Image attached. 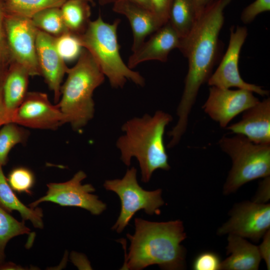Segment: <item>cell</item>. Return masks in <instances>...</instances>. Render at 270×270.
Returning <instances> with one entry per match:
<instances>
[{
    "instance_id": "obj_19",
    "label": "cell",
    "mask_w": 270,
    "mask_h": 270,
    "mask_svg": "<svg viewBox=\"0 0 270 270\" xmlns=\"http://www.w3.org/2000/svg\"><path fill=\"white\" fill-rule=\"evenodd\" d=\"M30 76L24 68L12 60L4 80L3 94L6 106L12 116L28 92Z\"/></svg>"
},
{
    "instance_id": "obj_3",
    "label": "cell",
    "mask_w": 270,
    "mask_h": 270,
    "mask_svg": "<svg viewBox=\"0 0 270 270\" xmlns=\"http://www.w3.org/2000/svg\"><path fill=\"white\" fill-rule=\"evenodd\" d=\"M172 120L170 114L157 110L152 116L145 114L128 120L122 126L124 134L116 142L120 159L126 166H130L132 158L138 160L142 182H149L156 170L170 168L164 136L166 126Z\"/></svg>"
},
{
    "instance_id": "obj_38",
    "label": "cell",
    "mask_w": 270,
    "mask_h": 270,
    "mask_svg": "<svg viewBox=\"0 0 270 270\" xmlns=\"http://www.w3.org/2000/svg\"><path fill=\"white\" fill-rule=\"evenodd\" d=\"M24 270V268L12 262H6L5 260L0 262V270Z\"/></svg>"
},
{
    "instance_id": "obj_24",
    "label": "cell",
    "mask_w": 270,
    "mask_h": 270,
    "mask_svg": "<svg viewBox=\"0 0 270 270\" xmlns=\"http://www.w3.org/2000/svg\"><path fill=\"white\" fill-rule=\"evenodd\" d=\"M39 30L53 36H58L68 31L60 8L44 9L34 14L31 18Z\"/></svg>"
},
{
    "instance_id": "obj_22",
    "label": "cell",
    "mask_w": 270,
    "mask_h": 270,
    "mask_svg": "<svg viewBox=\"0 0 270 270\" xmlns=\"http://www.w3.org/2000/svg\"><path fill=\"white\" fill-rule=\"evenodd\" d=\"M190 0H172L170 8L168 20L181 38L186 37L198 19Z\"/></svg>"
},
{
    "instance_id": "obj_39",
    "label": "cell",
    "mask_w": 270,
    "mask_h": 270,
    "mask_svg": "<svg viewBox=\"0 0 270 270\" xmlns=\"http://www.w3.org/2000/svg\"><path fill=\"white\" fill-rule=\"evenodd\" d=\"M85 0L88 2H93L94 0Z\"/></svg>"
},
{
    "instance_id": "obj_21",
    "label": "cell",
    "mask_w": 270,
    "mask_h": 270,
    "mask_svg": "<svg viewBox=\"0 0 270 270\" xmlns=\"http://www.w3.org/2000/svg\"><path fill=\"white\" fill-rule=\"evenodd\" d=\"M62 18L68 31L80 35L90 22V8L83 0H66L60 8Z\"/></svg>"
},
{
    "instance_id": "obj_2",
    "label": "cell",
    "mask_w": 270,
    "mask_h": 270,
    "mask_svg": "<svg viewBox=\"0 0 270 270\" xmlns=\"http://www.w3.org/2000/svg\"><path fill=\"white\" fill-rule=\"evenodd\" d=\"M134 226V234H126L130 243L122 269L141 270L154 264L166 270L185 268L186 252L181 243L186 234L181 220L136 218Z\"/></svg>"
},
{
    "instance_id": "obj_20",
    "label": "cell",
    "mask_w": 270,
    "mask_h": 270,
    "mask_svg": "<svg viewBox=\"0 0 270 270\" xmlns=\"http://www.w3.org/2000/svg\"><path fill=\"white\" fill-rule=\"evenodd\" d=\"M2 167L0 164V206L9 213L18 212L23 220H28L35 228H42V209L28 207L20 201L10 186Z\"/></svg>"
},
{
    "instance_id": "obj_37",
    "label": "cell",
    "mask_w": 270,
    "mask_h": 270,
    "mask_svg": "<svg viewBox=\"0 0 270 270\" xmlns=\"http://www.w3.org/2000/svg\"><path fill=\"white\" fill-rule=\"evenodd\" d=\"M100 5L104 6L110 4H114L120 0H128L136 2L142 6L150 10H152V6L150 0H98Z\"/></svg>"
},
{
    "instance_id": "obj_32",
    "label": "cell",
    "mask_w": 270,
    "mask_h": 270,
    "mask_svg": "<svg viewBox=\"0 0 270 270\" xmlns=\"http://www.w3.org/2000/svg\"><path fill=\"white\" fill-rule=\"evenodd\" d=\"M4 1L0 0V64L10 58L4 28Z\"/></svg>"
},
{
    "instance_id": "obj_11",
    "label": "cell",
    "mask_w": 270,
    "mask_h": 270,
    "mask_svg": "<svg viewBox=\"0 0 270 270\" xmlns=\"http://www.w3.org/2000/svg\"><path fill=\"white\" fill-rule=\"evenodd\" d=\"M248 34V29L245 26H232L226 51L217 69L212 74L207 82L210 86L223 88L236 87L250 90L262 96H268V90L244 82L240 76L238 66L239 58Z\"/></svg>"
},
{
    "instance_id": "obj_30",
    "label": "cell",
    "mask_w": 270,
    "mask_h": 270,
    "mask_svg": "<svg viewBox=\"0 0 270 270\" xmlns=\"http://www.w3.org/2000/svg\"><path fill=\"white\" fill-rule=\"evenodd\" d=\"M270 10V0H255L242 11L240 20L248 24L252 22L260 14Z\"/></svg>"
},
{
    "instance_id": "obj_6",
    "label": "cell",
    "mask_w": 270,
    "mask_h": 270,
    "mask_svg": "<svg viewBox=\"0 0 270 270\" xmlns=\"http://www.w3.org/2000/svg\"><path fill=\"white\" fill-rule=\"evenodd\" d=\"M218 144L232 162L223 187L224 194L236 192L250 181L270 176V144H255L239 134L224 136Z\"/></svg>"
},
{
    "instance_id": "obj_35",
    "label": "cell",
    "mask_w": 270,
    "mask_h": 270,
    "mask_svg": "<svg viewBox=\"0 0 270 270\" xmlns=\"http://www.w3.org/2000/svg\"><path fill=\"white\" fill-rule=\"evenodd\" d=\"M262 242L258 246L262 259L264 260L268 270L270 269V230L264 234Z\"/></svg>"
},
{
    "instance_id": "obj_5",
    "label": "cell",
    "mask_w": 270,
    "mask_h": 270,
    "mask_svg": "<svg viewBox=\"0 0 270 270\" xmlns=\"http://www.w3.org/2000/svg\"><path fill=\"white\" fill-rule=\"evenodd\" d=\"M120 22L116 19L112 23H108L99 15L96 19L90 21L84 33L78 35L82 46L92 56L112 87L122 88L127 80L144 86V78L130 68L120 56L117 36Z\"/></svg>"
},
{
    "instance_id": "obj_23",
    "label": "cell",
    "mask_w": 270,
    "mask_h": 270,
    "mask_svg": "<svg viewBox=\"0 0 270 270\" xmlns=\"http://www.w3.org/2000/svg\"><path fill=\"white\" fill-rule=\"evenodd\" d=\"M66 0H6L4 1L6 14L29 18L46 8H60Z\"/></svg>"
},
{
    "instance_id": "obj_29",
    "label": "cell",
    "mask_w": 270,
    "mask_h": 270,
    "mask_svg": "<svg viewBox=\"0 0 270 270\" xmlns=\"http://www.w3.org/2000/svg\"><path fill=\"white\" fill-rule=\"evenodd\" d=\"M222 260L214 252L206 251L200 252L194 258L192 264L194 270H220Z\"/></svg>"
},
{
    "instance_id": "obj_28",
    "label": "cell",
    "mask_w": 270,
    "mask_h": 270,
    "mask_svg": "<svg viewBox=\"0 0 270 270\" xmlns=\"http://www.w3.org/2000/svg\"><path fill=\"white\" fill-rule=\"evenodd\" d=\"M8 182L14 191L18 193L32 194L35 178L34 173L27 168L23 166L13 168L6 178Z\"/></svg>"
},
{
    "instance_id": "obj_34",
    "label": "cell",
    "mask_w": 270,
    "mask_h": 270,
    "mask_svg": "<svg viewBox=\"0 0 270 270\" xmlns=\"http://www.w3.org/2000/svg\"><path fill=\"white\" fill-rule=\"evenodd\" d=\"M270 198V176L264 178V180L259 183L258 188L256 196H254V202L260 204H266Z\"/></svg>"
},
{
    "instance_id": "obj_25",
    "label": "cell",
    "mask_w": 270,
    "mask_h": 270,
    "mask_svg": "<svg viewBox=\"0 0 270 270\" xmlns=\"http://www.w3.org/2000/svg\"><path fill=\"white\" fill-rule=\"evenodd\" d=\"M30 232L24 222H18L0 206V262L5 260V248L8 241Z\"/></svg>"
},
{
    "instance_id": "obj_27",
    "label": "cell",
    "mask_w": 270,
    "mask_h": 270,
    "mask_svg": "<svg viewBox=\"0 0 270 270\" xmlns=\"http://www.w3.org/2000/svg\"><path fill=\"white\" fill-rule=\"evenodd\" d=\"M54 37L56 49L65 62L78 58L84 48L78 35L68 31Z\"/></svg>"
},
{
    "instance_id": "obj_18",
    "label": "cell",
    "mask_w": 270,
    "mask_h": 270,
    "mask_svg": "<svg viewBox=\"0 0 270 270\" xmlns=\"http://www.w3.org/2000/svg\"><path fill=\"white\" fill-rule=\"evenodd\" d=\"M226 254L220 270H257L262 260L258 247L241 236L228 234Z\"/></svg>"
},
{
    "instance_id": "obj_13",
    "label": "cell",
    "mask_w": 270,
    "mask_h": 270,
    "mask_svg": "<svg viewBox=\"0 0 270 270\" xmlns=\"http://www.w3.org/2000/svg\"><path fill=\"white\" fill-rule=\"evenodd\" d=\"M259 101L253 92L247 90L210 86L208 98L202 108L221 128H226L234 117Z\"/></svg>"
},
{
    "instance_id": "obj_1",
    "label": "cell",
    "mask_w": 270,
    "mask_h": 270,
    "mask_svg": "<svg viewBox=\"0 0 270 270\" xmlns=\"http://www.w3.org/2000/svg\"><path fill=\"white\" fill-rule=\"evenodd\" d=\"M232 0H214L182 38L180 50L188 60L182 96L176 110L178 120L170 131L180 138L186 131L189 114L200 86L212 75L220 48L219 35L224 23V10Z\"/></svg>"
},
{
    "instance_id": "obj_36",
    "label": "cell",
    "mask_w": 270,
    "mask_h": 270,
    "mask_svg": "<svg viewBox=\"0 0 270 270\" xmlns=\"http://www.w3.org/2000/svg\"><path fill=\"white\" fill-rule=\"evenodd\" d=\"M192 2L198 18L204 12L214 0H190Z\"/></svg>"
},
{
    "instance_id": "obj_40",
    "label": "cell",
    "mask_w": 270,
    "mask_h": 270,
    "mask_svg": "<svg viewBox=\"0 0 270 270\" xmlns=\"http://www.w3.org/2000/svg\"><path fill=\"white\" fill-rule=\"evenodd\" d=\"M2 0L5 1V0Z\"/></svg>"
},
{
    "instance_id": "obj_7",
    "label": "cell",
    "mask_w": 270,
    "mask_h": 270,
    "mask_svg": "<svg viewBox=\"0 0 270 270\" xmlns=\"http://www.w3.org/2000/svg\"><path fill=\"white\" fill-rule=\"evenodd\" d=\"M136 174L137 170L132 166L127 170L122 178L106 180L104 184L106 190L116 193L120 200V212L112 228L118 233L123 231L138 210H142L150 215H158L160 208L164 204L162 189L144 190L138 184Z\"/></svg>"
},
{
    "instance_id": "obj_17",
    "label": "cell",
    "mask_w": 270,
    "mask_h": 270,
    "mask_svg": "<svg viewBox=\"0 0 270 270\" xmlns=\"http://www.w3.org/2000/svg\"><path fill=\"white\" fill-rule=\"evenodd\" d=\"M114 12L124 15L128 20L133 34L132 51L136 50L164 24L154 12L141 5L128 0H120L113 4Z\"/></svg>"
},
{
    "instance_id": "obj_4",
    "label": "cell",
    "mask_w": 270,
    "mask_h": 270,
    "mask_svg": "<svg viewBox=\"0 0 270 270\" xmlns=\"http://www.w3.org/2000/svg\"><path fill=\"white\" fill-rule=\"evenodd\" d=\"M56 105L66 122L74 130L84 127L93 118L94 90L104 80V75L90 52L83 48L76 64L68 68Z\"/></svg>"
},
{
    "instance_id": "obj_16",
    "label": "cell",
    "mask_w": 270,
    "mask_h": 270,
    "mask_svg": "<svg viewBox=\"0 0 270 270\" xmlns=\"http://www.w3.org/2000/svg\"><path fill=\"white\" fill-rule=\"evenodd\" d=\"M226 128L236 134L245 136L258 144H270V98L259 101L244 112L239 122Z\"/></svg>"
},
{
    "instance_id": "obj_31",
    "label": "cell",
    "mask_w": 270,
    "mask_h": 270,
    "mask_svg": "<svg viewBox=\"0 0 270 270\" xmlns=\"http://www.w3.org/2000/svg\"><path fill=\"white\" fill-rule=\"evenodd\" d=\"M12 60L10 58L0 64V128L7 123L12 122V114L6 106L3 94L4 80Z\"/></svg>"
},
{
    "instance_id": "obj_14",
    "label": "cell",
    "mask_w": 270,
    "mask_h": 270,
    "mask_svg": "<svg viewBox=\"0 0 270 270\" xmlns=\"http://www.w3.org/2000/svg\"><path fill=\"white\" fill-rule=\"evenodd\" d=\"M36 54L40 75L54 92L55 102H58L61 84L68 68L56 49L54 37L39 30L36 37Z\"/></svg>"
},
{
    "instance_id": "obj_26",
    "label": "cell",
    "mask_w": 270,
    "mask_h": 270,
    "mask_svg": "<svg viewBox=\"0 0 270 270\" xmlns=\"http://www.w3.org/2000/svg\"><path fill=\"white\" fill-rule=\"evenodd\" d=\"M20 126L8 122L0 128V164L4 166L10 150L16 144L26 142L28 132Z\"/></svg>"
},
{
    "instance_id": "obj_33",
    "label": "cell",
    "mask_w": 270,
    "mask_h": 270,
    "mask_svg": "<svg viewBox=\"0 0 270 270\" xmlns=\"http://www.w3.org/2000/svg\"><path fill=\"white\" fill-rule=\"evenodd\" d=\"M172 0H150L152 10L164 24L168 20L170 8Z\"/></svg>"
},
{
    "instance_id": "obj_10",
    "label": "cell",
    "mask_w": 270,
    "mask_h": 270,
    "mask_svg": "<svg viewBox=\"0 0 270 270\" xmlns=\"http://www.w3.org/2000/svg\"><path fill=\"white\" fill-rule=\"evenodd\" d=\"M230 218L217 230L219 236L234 234L258 242L270 228V204L253 201L236 204Z\"/></svg>"
},
{
    "instance_id": "obj_15",
    "label": "cell",
    "mask_w": 270,
    "mask_h": 270,
    "mask_svg": "<svg viewBox=\"0 0 270 270\" xmlns=\"http://www.w3.org/2000/svg\"><path fill=\"white\" fill-rule=\"evenodd\" d=\"M181 40L182 38L168 22L132 52L127 65L132 69L146 61L156 60L166 62L170 52L179 48Z\"/></svg>"
},
{
    "instance_id": "obj_9",
    "label": "cell",
    "mask_w": 270,
    "mask_h": 270,
    "mask_svg": "<svg viewBox=\"0 0 270 270\" xmlns=\"http://www.w3.org/2000/svg\"><path fill=\"white\" fill-rule=\"evenodd\" d=\"M86 177L84 171L79 170L68 181L48 184L46 194L29 204L28 206L34 208L41 202H50L62 206L84 208L93 215H100L106 209V205L98 196L92 194L95 191L92 184H82Z\"/></svg>"
},
{
    "instance_id": "obj_8",
    "label": "cell",
    "mask_w": 270,
    "mask_h": 270,
    "mask_svg": "<svg viewBox=\"0 0 270 270\" xmlns=\"http://www.w3.org/2000/svg\"><path fill=\"white\" fill-rule=\"evenodd\" d=\"M4 28L12 60L24 68L30 76H40L36 54L38 30L31 18L5 13Z\"/></svg>"
},
{
    "instance_id": "obj_12",
    "label": "cell",
    "mask_w": 270,
    "mask_h": 270,
    "mask_svg": "<svg viewBox=\"0 0 270 270\" xmlns=\"http://www.w3.org/2000/svg\"><path fill=\"white\" fill-rule=\"evenodd\" d=\"M12 122L31 128L50 130L67 123L58 106L50 102L46 94L39 92H27L14 111Z\"/></svg>"
}]
</instances>
